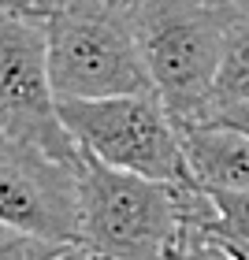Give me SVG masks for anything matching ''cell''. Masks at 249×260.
Segmentation results:
<instances>
[{
	"mask_svg": "<svg viewBox=\"0 0 249 260\" xmlns=\"http://www.w3.org/2000/svg\"><path fill=\"white\" fill-rule=\"evenodd\" d=\"M78 168L0 126V219L38 238L78 245Z\"/></svg>",
	"mask_w": 249,
	"mask_h": 260,
	"instance_id": "obj_6",
	"label": "cell"
},
{
	"mask_svg": "<svg viewBox=\"0 0 249 260\" xmlns=\"http://www.w3.org/2000/svg\"><path fill=\"white\" fill-rule=\"evenodd\" d=\"M45 0H0V15H30L38 19Z\"/></svg>",
	"mask_w": 249,
	"mask_h": 260,
	"instance_id": "obj_13",
	"label": "cell"
},
{
	"mask_svg": "<svg viewBox=\"0 0 249 260\" xmlns=\"http://www.w3.org/2000/svg\"><path fill=\"white\" fill-rule=\"evenodd\" d=\"M216 101H249V22H231L227 30Z\"/></svg>",
	"mask_w": 249,
	"mask_h": 260,
	"instance_id": "obj_9",
	"label": "cell"
},
{
	"mask_svg": "<svg viewBox=\"0 0 249 260\" xmlns=\"http://www.w3.org/2000/svg\"><path fill=\"white\" fill-rule=\"evenodd\" d=\"M234 22H249V0H220Z\"/></svg>",
	"mask_w": 249,
	"mask_h": 260,
	"instance_id": "obj_15",
	"label": "cell"
},
{
	"mask_svg": "<svg viewBox=\"0 0 249 260\" xmlns=\"http://www.w3.org/2000/svg\"><path fill=\"white\" fill-rule=\"evenodd\" d=\"M38 19L60 101L152 89L127 0H45Z\"/></svg>",
	"mask_w": 249,
	"mask_h": 260,
	"instance_id": "obj_3",
	"label": "cell"
},
{
	"mask_svg": "<svg viewBox=\"0 0 249 260\" xmlns=\"http://www.w3.org/2000/svg\"><path fill=\"white\" fill-rule=\"evenodd\" d=\"M60 249H64L60 242L38 238V234L11 227L8 219H0V260H49Z\"/></svg>",
	"mask_w": 249,
	"mask_h": 260,
	"instance_id": "obj_10",
	"label": "cell"
},
{
	"mask_svg": "<svg viewBox=\"0 0 249 260\" xmlns=\"http://www.w3.org/2000/svg\"><path fill=\"white\" fill-rule=\"evenodd\" d=\"M49 260H104V256H97L93 249H86V245L78 242V245H64V249L56 256H49Z\"/></svg>",
	"mask_w": 249,
	"mask_h": 260,
	"instance_id": "obj_14",
	"label": "cell"
},
{
	"mask_svg": "<svg viewBox=\"0 0 249 260\" xmlns=\"http://www.w3.org/2000/svg\"><path fill=\"white\" fill-rule=\"evenodd\" d=\"M182 141L190 152L201 186H220V190H249V134L227 123H179Z\"/></svg>",
	"mask_w": 249,
	"mask_h": 260,
	"instance_id": "obj_7",
	"label": "cell"
},
{
	"mask_svg": "<svg viewBox=\"0 0 249 260\" xmlns=\"http://www.w3.org/2000/svg\"><path fill=\"white\" fill-rule=\"evenodd\" d=\"M0 126L41 145L56 160L82 164V145L60 115L41 19L0 15Z\"/></svg>",
	"mask_w": 249,
	"mask_h": 260,
	"instance_id": "obj_5",
	"label": "cell"
},
{
	"mask_svg": "<svg viewBox=\"0 0 249 260\" xmlns=\"http://www.w3.org/2000/svg\"><path fill=\"white\" fill-rule=\"evenodd\" d=\"M171 260H238V256L227 245H220L212 234L197 231L194 223H186V234H182V242H179V249H175Z\"/></svg>",
	"mask_w": 249,
	"mask_h": 260,
	"instance_id": "obj_11",
	"label": "cell"
},
{
	"mask_svg": "<svg viewBox=\"0 0 249 260\" xmlns=\"http://www.w3.org/2000/svg\"><path fill=\"white\" fill-rule=\"evenodd\" d=\"M152 89L179 123L205 115L216 97L231 15L220 0H127Z\"/></svg>",
	"mask_w": 249,
	"mask_h": 260,
	"instance_id": "obj_2",
	"label": "cell"
},
{
	"mask_svg": "<svg viewBox=\"0 0 249 260\" xmlns=\"http://www.w3.org/2000/svg\"><path fill=\"white\" fill-rule=\"evenodd\" d=\"M201 119H208V123H227V126H238V130H245V134H249V101H216V97H212Z\"/></svg>",
	"mask_w": 249,
	"mask_h": 260,
	"instance_id": "obj_12",
	"label": "cell"
},
{
	"mask_svg": "<svg viewBox=\"0 0 249 260\" xmlns=\"http://www.w3.org/2000/svg\"><path fill=\"white\" fill-rule=\"evenodd\" d=\"M186 223L212 234L238 260H249V190H220V186L190 182Z\"/></svg>",
	"mask_w": 249,
	"mask_h": 260,
	"instance_id": "obj_8",
	"label": "cell"
},
{
	"mask_svg": "<svg viewBox=\"0 0 249 260\" xmlns=\"http://www.w3.org/2000/svg\"><path fill=\"white\" fill-rule=\"evenodd\" d=\"M186 186L112 168L82 149V245L104 260H171L186 234Z\"/></svg>",
	"mask_w": 249,
	"mask_h": 260,
	"instance_id": "obj_1",
	"label": "cell"
},
{
	"mask_svg": "<svg viewBox=\"0 0 249 260\" xmlns=\"http://www.w3.org/2000/svg\"><path fill=\"white\" fill-rule=\"evenodd\" d=\"M60 115L78 145L112 168L164 182H197L182 126L157 89L71 97L60 101Z\"/></svg>",
	"mask_w": 249,
	"mask_h": 260,
	"instance_id": "obj_4",
	"label": "cell"
}]
</instances>
